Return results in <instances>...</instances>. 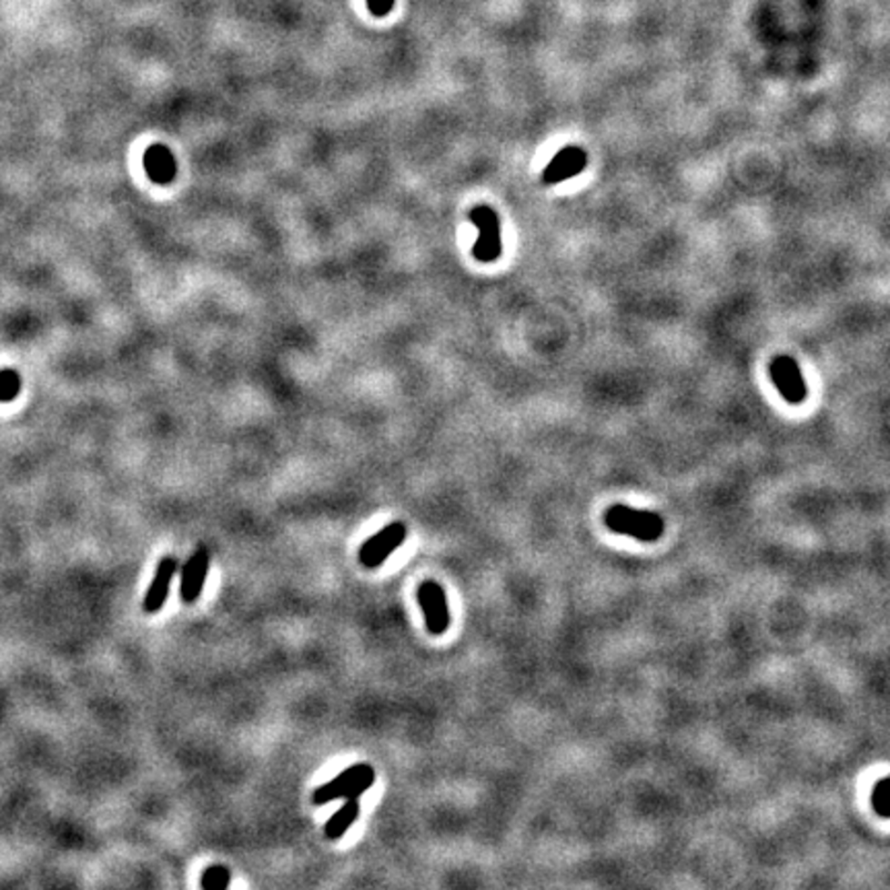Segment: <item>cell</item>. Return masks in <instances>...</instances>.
Masks as SVG:
<instances>
[{"mask_svg":"<svg viewBox=\"0 0 890 890\" xmlns=\"http://www.w3.org/2000/svg\"><path fill=\"white\" fill-rule=\"evenodd\" d=\"M604 524L616 534L653 542L663 534V518L650 510H635L629 505H612L604 513Z\"/></svg>","mask_w":890,"mask_h":890,"instance_id":"6da1fadb","label":"cell"},{"mask_svg":"<svg viewBox=\"0 0 890 890\" xmlns=\"http://www.w3.org/2000/svg\"><path fill=\"white\" fill-rule=\"evenodd\" d=\"M417 600L420 611H423L425 627L429 633L435 637L448 633L451 624V614H450L448 596H445V590L441 585L437 582H423L417 590Z\"/></svg>","mask_w":890,"mask_h":890,"instance_id":"7a4b0ae2","label":"cell"},{"mask_svg":"<svg viewBox=\"0 0 890 890\" xmlns=\"http://www.w3.org/2000/svg\"><path fill=\"white\" fill-rule=\"evenodd\" d=\"M470 221L479 229V239L472 248V254L480 262H493L501 256V225L499 217L491 207H474L470 210Z\"/></svg>","mask_w":890,"mask_h":890,"instance_id":"3957f363","label":"cell"},{"mask_svg":"<svg viewBox=\"0 0 890 890\" xmlns=\"http://www.w3.org/2000/svg\"><path fill=\"white\" fill-rule=\"evenodd\" d=\"M406 541V526L402 521H392L365 541L359 549V561L367 569H378L388 561L389 554L400 549Z\"/></svg>","mask_w":890,"mask_h":890,"instance_id":"277c9868","label":"cell"},{"mask_svg":"<svg viewBox=\"0 0 890 890\" xmlns=\"http://www.w3.org/2000/svg\"><path fill=\"white\" fill-rule=\"evenodd\" d=\"M771 378L773 384L777 386L779 392L792 404H802L806 400V384H804L802 371L795 359L787 355H779L771 361Z\"/></svg>","mask_w":890,"mask_h":890,"instance_id":"5b68a950","label":"cell"},{"mask_svg":"<svg viewBox=\"0 0 890 890\" xmlns=\"http://www.w3.org/2000/svg\"><path fill=\"white\" fill-rule=\"evenodd\" d=\"M208 565H210V554L207 546H198V549L192 552V557L186 561V565L182 569V583H179V598H182L184 604H194L200 600L202 590H205V583H207Z\"/></svg>","mask_w":890,"mask_h":890,"instance_id":"8992f818","label":"cell"},{"mask_svg":"<svg viewBox=\"0 0 890 890\" xmlns=\"http://www.w3.org/2000/svg\"><path fill=\"white\" fill-rule=\"evenodd\" d=\"M588 166V153L583 151L582 147L567 145L565 148L554 155L549 166L542 171V184L554 186L565 182V179L580 176L582 171Z\"/></svg>","mask_w":890,"mask_h":890,"instance_id":"52a82bcc","label":"cell"},{"mask_svg":"<svg viewBox=\"0 0 890 890\" xmlns=\"http://www.w3.org/2000/svg\"><path fill=\"white\" fill-rule=\"evenodd\" d=\"M176 571H177V561H176V557H163L159 561L157 571H155L151 588H148L147 593H145L143 611L147 614L159 612L161 608H163V604L167 602L169 588H171V582H174Z\"/></svg>","mask_w":890,"mask_h":890,"instance_id":"ba28073f","label":"cell"},{"mask_svg":"<svg viewBox=\"0 0 890 890\" xmlns=\"http://www.w3.org/2000/svg\"><path fill=\"white\" fill-rule=\"evenodd\" d=\"M145 169H147V176L151 177L155 184L166 186V184L174 182L177 166H176V159H174V155H171L169 148L166 145L157 143V145H151L147 148Z\"/></svg>","mask_w":890,"mask_h":890,"instance_id":"9c48e42d","label":"cell"},{"mask_svg":"<svg viewBox=\"0 0 890 890\" xmlns=\"http://www.w3.org/2000/svg\"><path fill=\"white\" fill-rule=\"evenodd\" d=\"M365 767H367V763L350 764V767H347L345 771H340L337 777L330 779V782L319 785L318 790L314 792V798L311 800H314L316 806H326V804H330L334 800L345 798V792L349 790L350 784L355 782V779L359 777V773H361Z\"/></svg>","mask_w":890,"mask_h":890,"instance_id":"30bf717a","label":"cell"},{"mask_svg":"<svg viewBox=\"0 0 890 890\" xmlns=\"http://www.w3.org/2000/svg\"><path fill=\"white\" fill-rule=\"evenodd\" d=\"M359 816H361V804H359V800H345V804L324 824L326 839L339 841L345 837Z\"/></svg>","mask_w":890,"mask_h":890,"instance_id":"8fae6325","label":"cell"},{"mask_svg":"<svg viewBox=\"0 0 890 890\" xmlns=\"http://www.w3.org/2000/svg\"><path fill=\"white\" fill-rule=\"evenodd\" d=\"M231 885V872L225 865H210L200 878V886L205 890H225Z\"/></svg>","mask_w":890,"mask_h":890,"instance_id":"7c38bea8","label":"cell"},{"mask_svg":"<svg viewBox=\"0 0 890 890\" xmlns=\"http://www.w3.org/2000/svg\"><path fill=\"white\" fill-rule=\"evenodd\" d=\"M21 392V376L15 369L0 371V402H11Z\"/></svg>","mask_w":890,"mask_h":890,"instance_id":"4fadbf2b","label":"cell"},{"mask_svg":"<svg viewBox=\"0 0 890 890\" xmlns=\"http://www.w3.org/2000/svg\"><path fill=\"white\" fill-rule=\"evenodd\" d=\"M872 806L876 814L890 818V777L880 779L872 792Z\"/></svg>","mask_w":890,"mask_h":890,"instance_id":"5bb4252c","label":"cell"},{"mask_svg":"<svg viewBox=\"0 0 890 890\" xmlns=\"http://www.w3.org/2000/svg\"><path fill=\"white\" fill-rule=\"evenodd\" d=\"M367 6H369V11L376 15V17H386V15L392 11L394 0H367Z\"/></svg>","mask_w":890,"mask_h":890,"instance_id":"9a60e30c","label":"cell"}]
</instances>
